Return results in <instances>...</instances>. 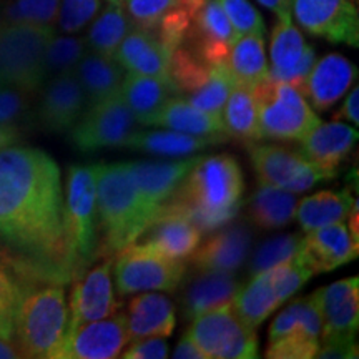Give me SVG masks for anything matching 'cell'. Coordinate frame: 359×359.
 I'll use <instances>...</instances> for the list:
<instances>
[{
    "instance_id": "cell-1",
    "label": "cell",
    "mask_w": 359,
    "mask_h": 359,
    "mask_svg": "<svg viewBox=\"0 0 359 359\" xmlns=\"http://www.w3.org/2000/svg\"><path fill=\"white\" fill-rule=\"evenodd\" d=\"M0 257L32 280L65 286L80 276L60 168L40 148L0 150Z\"/></svg>"
},
{
    "instance_id": "cell-2",
    "label": "cell",
    "mask_w": 359,
    "mask_h": 359,
    "mask_svg": "<svg viewBox=\"0 0 359 359\" xmlns=\"http://www.w3.org/2000/svg\"><path fill=\"white\" fill-rule=\"evenodd\" d=\"M245 177L235 156H200L180 183L172 203L191 219L201 233L213 231L228 224L243 203Z\"/></svg>"
},
{
    "instance_id": "cell-3",
    "label": "cell",
    "mask_w": 359,
    "mask_h": 359,
    "mask_svg": "<svg viewBox=\"0 0 359 359\" xmlns=\"http://www.w3.org/2000/svg\"><path fill=\"white\" fill-rule=\"evenodd\" d=\"M97 226L95 258H114L142 235L155 212L143 200L127 163L95 165Z\"/></svg>"
},
{
    "instance_id": "cell-4",
    "label": "cell",
    "mask_w": 359,
    "mask_h": 359,
    "mask_svg": "<svg viewBox=\"0 0 359 359\" xmlns=\"http://www.w3.org/2000/svg\"><path fill=\"white\" fill-rule=\"evenodd\" d=\"M17 276L20 290L13 313V341L24 358L60 359L70 320L65 286Z\"/></svg>"
},
{
    "instance_id": "cell-5",
    "label": "cell",
    "mask_w": 359,
    "mask_h": 359,
    "mask_svg": "<svg viewBox=\"0 0 359 359\" xmlns=\"http://www.w3.org/2000/svg\"><path fill=\"white\" fill-rule=\"evenodd\" d=\"M55 27L0 20V82L37 93L45 82L43 53Z\"/></svg>"
},
{
    "instance_id": "cell-6",
    "label": "cell",
    "mask_w": 359,
    "mask_h": 359,
    "mask_svg": "<svg viewBox=\"0 0 359 359\" xmlns=\"http://www.w3.org/2000/svg\"><path fill=\"white\" fill-rule=\"evenodd\" d=\"M263 138L302 140L321 122L299 88L266 79L251 88Z\"/></svg>"
},
{
    "instance_id": "cell-7",
    "label": "cell",
    "mask_w": 359,
    "mask_h": 359,
    "mask_svg": "<svg viewBox=\"0 0 359 359\" xmlns=\"http://www.w3.org/2000/svg\"><path fill=\"white\" fill-rule=\"evenodd\" d=\"M187 334L206 358L255 359L258 358L257 330L238 316L231 302L203 311L191 320Z\"/></svg>"
},
{
    "instance_id": "cell-8",
    "label": "cell",
    "mask_w": 359,
    "mask_h": 359,
    "mask_svg": "<svg viewBox=\"0 0 359 359\" xmlns=\"http://www.w3.org/2000/svg\"><path fill=\"white\" fill-rule=\"evenodd\" d=\"M64 195L72 248L79 275L82 276L95 259L98 245L95 165H72Z\"/></svg>"
},
{
    "instance_id": "cell-9",
    "label": "cell",
    "mask_w": 359,
    "mask_h": 359,
    "mask_svg": "<svg viewBox=\"0 0 359 359\" xmlns=\"http://www.w3.org/2000/svg\"><path fill=\"white\" fill-rule=\"evenodd\" d=\"M115 257V283L120 296L142 291H177L187 278L185 259L168 258L137 241Z\"/></svg>"
},
{
    "instance_id": "cell-10",
    "label": "cell",
    "mask_w": 359,
    "mask_h": 359,
    "mask_svg": "<svg viewBox=\"0 0 359 359\" xmlns=\"http://www.w3.org/2000/svg\"><path fill=\"white\" fill-rule=\"evenodd\" d=\"M137 120L122 97L115 95L88 105L79 122L69 130V140L80 154H95L103 148L125 147L137 132Z\"/></svg>"
},
{
    "instance_id": "cell-11",
    "label": "cell",
    "mask_w": 359,
    "mask_h": 359,
    "mask_svg": "<svg viewBox=\"0 0 359 359\" xmlns=\"http://www.w3.org/2000/svg\"><path fill=\"white\" fill-rule=\"evenodd\" d=\"M251 165L258 175L259 185L276 187L291 193H303L320 182L333 180L311 163L302 151L280 145H248Z\"/></svg>"
},
{
    "instance_id": "cell-12",
    "label": "cell",
    "mask_w": 359,
    "mask_h": 359,
    "mask_svg": "<svg viewBox=\"0 0 359 359\" xmlns=\"http://www.w3.org/2000/svg\"><path fill=\"white\" fill-rule=\"evenodd\" d=\"M296 22L314 37L333 43L359 45V13L356 0H294Z\"/></svg>"
},
{
    "instance_id": "cell-13",
    "label": "cell",
    "mask_w": 359,
    "mask_h": 359,
    "mask_svg": "<svg viewBox=\"0 0 359 359\" xmlns=\"http://www.w3.org/2000/svg\"><path fill=\"white\" fill-rule=\"evenodd\" d=\"M34 109L35 125L50 133H65L79 122L88 103L74 74L45 80Z\"/></svg>"
},
{
    "instance_id": "cell-14",
    "label": "cell",
    "mask_w": 359,
    "mask_h": 359,
    "mask_svg": "<svg viewBox=\"0 0 359 359\" xmlns=\"http://www.w3.org/2000/svg\"><path fill=\"white\" fill-rule=\"evenodd\" d=\"M128 341L127 316L115 313L103 320L82 323L67 331L60 359L118 358Z\"/></svg>"
},
{
    "instance_id": "cell-15",
    "label": "cell",
    "mask_w": 359,
    "mask_h": 359,
    "mask_svg": "<svg viewBox=\"0 0 359 359\" xmlns=\"http://www.w3.org/2000/svg\"><path fill=\"white\" fill-rule=\"evenodd\" d=\"M271 69L268 77L276 82H288L302 88L304 79L316 62V50L306 43L303 34L293 24V15L278 19L271 34Z\"/></svg>"
},
{
    "instance_id": "cell-16",
    "label": "cell",
    "mask_w": 359,
    "mask_h": 359,
    "mask_svg": "<svg viewBox=\"0 0 359 359\" xmlns=\"http://www.w3.org/2000/svg\"><path fill=\"white\" fill-rule=\"evenodd\" d=\"M200 228L177 206L163 203L137 238V243L150 246L168 258L187 262L200 245Z\"/></svg>"
},
{
    "instance_id": "cell-17",
    "label": "cell",
    "mask_w": 359,
    "mask_h": 359,
    "mask_svg": "<svg viewBox=\"0 0 359 359\" xmlns=\"http://www.w3.org/2000/svg\"><path fill=\"white\" fill-rule=\"evenodd\" d=\"M111 259L97 264L74 281L69 303V330L82 323L103 320L116 313L118 303L111 283Z\"/></svg>"
},
{
    "instance_id": "cell-18",
    "label": "cell",
    "mask_w": 359,
    "mask_h": 359,
    "mask_svg": "<svg viewBox=\"0 0 359 359\" xmlns=\"http://www.w3.org/2000/svg\"><path fill=\"white\" fill-rule=\"evenodd\" d=\"M321 341H354L359 326V278H344L318 290Z\"/></svg>"
},
{
    "instance_id": "cell-19",
    "label": "cell",
    "mask_w": 359,
    "mask_h": 359,
    "mask_svg": "<svg viewBox=\"0 0 359 359\" xmlns=\"http://www.w3.org/2000/svg\"><path fill=\"white\" fill-rule=\"evenodd\" d=\"M236 39L219 0H206L193 19L185 42L190 43L187 48H190L206 65L212 67L226 64L228 53Z\"/></svg>"
},
{
    "instance_id": "cell-20",
    "label": "cell",
    "mask_w": 359,
    "mask_h": 359,
    "mask_svg": "<svg viewBox=\"0 0 359 359\" xmlns=\"http://www.w3.org/2000/svg\"><path fill=\"white\" fill-rule=\"evenodd\" d=\"M306 233L308 235L302 240L299 255L313 275L333 271L358 257L359 241L354 240L343 222L326 224Z\"/></svg>"
},
{
    "instance_id": "cell-21",
    "label": "cell",
    "mask_w": 359,
    "mask_h": 359,
    "mask_svg": "<svg viewBox=\"0 0 359 359\" xmlns=\"http://www.w3.org/2000/svg\"><path fill=\"white\" fill-rule=\"evenodd\" d=\"M356 79V65L339 53H330L314 62L299 92L309 98L318 111H325L348 92Z\"/></svg>"
},
{
    "instance_id": "cell-22",
    "label": "cell",
    "mask_w": 359,
    "mask_h": 359,
    "mask_svg": "<svg viewBox=\"0 0 359 359\" xmlns=\"http://www.w3.org/2000/svg\"><path fill=\"white\" fill-rule=\"evenodd\" d=\"M198 158L200 156L177 161L137 160L127 161V168L133 177V182L137 183L143 200L154 212H156L165 201L172 198L180 183L195 167Z\"/></svg>"
},
{
    "instance_id": "cell-23",
    "label": "cell",
    "mask_w": 359,
    "mask_h": 359,
    "mask_svg": "<svg viewBox=\"0 0 359 359\" xmlns=\"http://www.w3.org/2000/svg\"><path fill=\"white\" fill-rule=\"evenodd\" d=\"M251 241L253 236L250 228L243 223H235L206 238L205 243L196 246L188 259L196 269L235 273L248 258Z\"/></svg>"
},
{
    "instance_id": "cell-24",
    "label": "cell",
    "mask_w": 359,
    "mask_h": 359,
    "mask_svg": "<svg viewBox=\"0 0 359 359\" xmlns=\"http://www.w3.org/2000/svg\"><path fill=\"white\" fill-rule=\"evenodd\" d=\"M172 53L155 32L133 27L114 53V58L127 74L170 79ZM172 80V79H170Z\"/></svg>"
},
{
    "instance_id": "cell-25",
    "label": "cell",
    "mask_w": 359,
    "mask_h": 359,
    "mask_svg": "<svg viewBox=\"0 0 359 359\" xmlns=\"http://www.w3.org/2000/svg\"><path fill=\"white\" fill-rule=\"evenodd\" d=\"M358 142V132L349 125L333 120L318 123L302 138V154L331 177L338 175V167L348 158Z\"/></svg>"
},
{
    "instance_id": "cell-26",
    "label": "cell",
    "mask_w": 359,
    "mask_h": 359,
    "mask_svg": "<svg viewBox=\"0 0 359 359\" xmlns=\"http://www.w3.org/2000/svg\"><path fill=\"white\" fill-rule=\"evenodd\" d=\"M240 288L235 273L217 269H198L196 275L188 278L180 296L183 316L193 320L203 311L231 302Z\"/></svg>"
},
{
    "instance_id": "cell-27",
    "label": "cell",
    "mask_w": 359,
    "mask_h": 359,
    "mask_svg": "<svg viewBox=\"0 0 359 359\" xmlns=\"http://www.w3.org/2000/svg\"><path fill=\"white\" fill-rule=\"evenodd\" d=\"M118 95L127 103L138 123L143 127H154L160 110L167 105L170 98L178 95V90L170 79L127 74Z\"/></svg>"
},
{
    "instance_id": "cell-28",
    "label": "cell",
    "mask_w": 359,
    "mask_h": 359,
    "mask_svg": "<svg viewBox=\"0 0 359 359\" xmlns=\"http://www.w3.org/2000/svg\"><path fill=\"white\" fill-rule=\"evenodd\" d=\"M177 326L175 304L167 296L158 293H142L128 303L127 327L130 341L158 336L168 338Z\"/></svg>"
},
{
    "instance_id": "cell-29",
    "label": "cell",
    "mask_w": 359,
    "mask_h": 359,
    "mask_svg": "<svg viewBox=\"0 0 359 359\" xmlns=\"http://www.w3.org/2000/svg\"><path fill=\"white\" fill-rule=\"evenodd\" d=\"M74 75L77 77L88 105L118 95L125 70L114 57L97 52H85Z\"/></svg>"
},
{
    "instance_id": "cell-30",
    "label": "cell",
    "mask_w": 359,
    "mask_h": 359,
    "mask_svg": "<svg viewBox=\"0 0 359 359\" xmlns=\"http://www.w3.org/2000/svg\"><path fill=\"white\" fill-rule=\"evenodd\" d=\"M154 127H165L175 132H182L195 137L215 138L219 143L228 140L223 120L193 107L185 98L175 95L167 102L155 118Z\"/></svg>"
},
{
    "instance_id": "cell-31",
    "label": "cell",
    "mask_w": 359,
    "mask_h": 359,
    "mask_svg": "<svg viewBox=\"0 0 359 359\" xmlns=\"http://www.w3.org/2000/svg\"><path fill=\"white\" fill-rule=\"evenodd\" d=\"M222 120L228 138H233L235 142L251 145L263 140L258 125L257 103L250 87L235 83L224 103Z\"/></svg>"
},
{
    "instance_id": "cell-32",
    "label": "cell",
    "mask_w": 359,
    "mask_h": 359,
    "mask_svg": "<svg viewBox=\"0 0 359 359\" xmlns=\"http://www.w3.org/2000/svg\"><path fill=\"white\" fill-rule=\"evenodd\" d=\"M85 35L87 50L114 57V53L127 34L133 29L132 20L125 12L122 0H107V6L97 13Z\"/></svg>"
},
{
    "instance_id": "cell-33",
    "label": "cell",
    "mask_w": 359,
    "mask_h": 359,
    "mask_svg": "<svg viewBox=\"0 0 359 359\" xmlns=\"http://www.w3.org/2000/svg\"><path fill=\"white\" fill-rule=\"evenodd\" d=\"M353 205L354 200L348 188L341 191H320L299 201L294 217L304 231H311L346 219Z\"/></svg>"
},
{
    "instance_id": "cell-34",
    "label": "cell",
    "mask_w": 359,
    "mask_h": 359,
    "mask_svg": "<svg viewBox=\"0 0 359 359\" xmlns=\"http://www.w3.org/2000/svg\"><path fill=\"white\" fill-rule=\"evenodd\" d=\"M296 193L276 187L259 185L248 201V218L262 230H280L294 218Z\"/></svg>"
},
{
    "instance_id": "cell-35",
    "label": "cell",
    "mask_w": 359,
    "mask_h": 359,
    "mask_svg": "<svg viewBox=\"0 0 359 359\" xmlns=\"http://www.w3.org/2000/svg\"><path fill=\"white\" fill-rule=\"evenodd\" d=\"M231 304L245 325L253 330L262 326V323L269 314L275 313L281 306L271 280H269L268 269L253 275L243 288H238Z\"/></svg>"
},
{
    "instance_id": "cell-36",
    "label": "cell",
    "mask_w": 359,
    "mask_h": 359,
    "mask_svg": "<svg viewBox=\"0 0 359 359\" xmlns=\"http://www.w3.org/2000/svg\"><path fill=\"white\" fill-rule=\"evenodd\" d=\"M219 143L215 138L195 137L175 130H154V132H135L130 140L127 142V148L130 150L145 151L151 155H163V156H187L196 151L205 150V148L217 145Z\"/></svg>"
},
{
    "instance_id": "cell-37",
    "label": "cell",
    "mask_w": 359,
    "mask_h": 359,
    "mask_svg": "<svg viewBox=\"0 0 359 359\" xmlns=\"http://www.w3.org/2000/svg\"><path fill=\"white\" fill-rule=\"evenodd\" d=\"M235 83L253 88L268 79L264 37L262 35H241L231 45L226 60Z\"/></svg>"
},
{
    "instance_id": "cell-38",
    "label": "cell",
    "mask_w": 359,
    "mask_h": 359,
    "mask_svg": "<svg viewBox=\"0 0 359 359\" xmlns=\"http://www.w3.org/2000/svg\"><path fill=\"white\" fill-rule=\"evenodd\" d=\"M321 308L320 298L314 291L306 298L294 299L273 320L268 330V341H273L280 336L290 333L293 330H304L309 334L321 339Z\"/></svg>"
},
{
    "instance_id": "cell-39",
    "label": "cell",
    "mask_w": 359,
    "mask_h": 359,
    "mask_svg": "<svg viewBox=\"0 0 359 359\" xmlns=\"http://www.w3.org/2000/svg\"><path fill=\"white\" fill-rule=\"evenodd\" d=\"M85 52H87V45L83 37L53 34L43 53L45 80L58 77V75L74 74Z\"/></svg>"
},
{
    "instance_id": "cell-40",
    "label": "cell",
    "mask_w": 359,
    "mask_h": 359,
    "mask_svg": "<svg viewBox=\"0 0 359 359\" xmlns=\"http://www.w3.org/2000/svg\"><path fill=\"white\" fill-rule=\"evenodd\" d=\"M233 87H235V79H233L228 65H212L208 80L198 90L190 93L188 102L196 109L222 118L224 103H226V98Z\"/></svg>"
},
{
    "instance_id": "cell-41",
    "label": "cell",
    "mask_w": 359,
    "mask_h": 359,
    "mask_svg": "<svg viewBox=\"0 0 359 359\" xmlns=\"http://www.w3.org/2000/svg\"><path fill=\"white\" fill-rule=\"evenodd\" d=\"M60 0H0V20L55 27Z\"/></svg>"
},
{
    "instance_id": "cell-42",
    "label": "cell",
    "mask_w": 359,
    "mask_h": 359,
    "mask_svg": "<svg viewBox=\"0 0 359 359\" xmlns=\"http://www.w3.org/2000/svg\"><path fill=\"white\" fill-rule=\"evenodd\" d=\"M210 77V65L193 53L190 48L178 47L170 57V79L178 92L191 93L198 90Z\"/></svg>"
},
{
    "instance_id": "cell-43",
    "label": "cell",
    "mask_w": 359,
    "mask_h": 359,
    "mask_svg": "<svg viewBox=\"0 0 359 359\" xmlns=\"http://www.w3.org/2000/svg\"><path fill=\"white\" fill-rule=\"evenodd\" d=\"M34 95L27 90L4 85L0 87V125L24 132L35 125Z\"/></svg>"
},
{
    "instance_id": "cell-44",
    "label": "cell",
    "mask_w": 359,
    "mask_h": 359,
    "mask_svg": "<svg viewBox=\"0 0 359 359\" xmlns=\"http://www.w3.org/2000/svg\"><path fill=\"white\" fill-rule=\"evenodd\" d=\"M268 271L269 280H271V285L273 288H275L276 296L281 304L293 298V296L306 285L309 278L313 276V271L308 268V264L304 263L299 251L293 258L269 268Z\"/></svg>"
},
{
    "instance_id": "cell-45",
    "label": "cell",
    "mask_w": 359,
    "mask_h": 359,
    "mask_svg": "<svg viewBox=\"0 0 359 359\" xmlns=\"http://www.w3.org/2000/svg\"><path fill=\"white\" fill-rule=\"evenodd\" d=\"M302 240L303 238H299V235H278L263 241L253 253V257L250 258V275L253 276L257 273L266 271V269L293 258L302 250Z\"/></svg>"
},
{
    "instance_id": "cell-46",
    "label": "cell",
    "mask_w": 359,
    "mask_h": 359,
    "mask_svg": "<svg viewBox=\"0 0 359 359\" xmlns=\"http://www.w3.org/2000/svg\"><path fill=\"white\" fill-rule=\"evenodd\" d=\"M321 339L304 330H293L280 338L268 341L266 354L269 359H311L316 356Z\"/></svg>"
},
{
    "instance_id": "cell-47",
    "label": "cell",
    "mask_w": 359,
    "mask_h": 359,
    "mask_svg": "<svg viewBox=\"0 0 359 359\" xmlns=\"http://www.w3.org/2000/svg\"><path fill=\"white\" fill-rule=\"evenodd\" d=\"M102 0H60L55 24L62 34L75 35L92 24L102 11Z\"/></svg>"
},
{
    "instance_id": "cell-48",
    "label": "cell",
    "mask_w": 359,
    "mask_h": 359,
    "mask_svg": "<svg viewBox=\"0 0 359 359\" xmlns=\"http://www.w3.org/2000/svg\"><path fill=\"white\" fill-rule=\"evenodd\" d=\"M19 290V276L0 257V336L8 339H13V313Z\"/></svg>"
},
{
    "instance_id": "cell-49",
    "label": "cell",
    "mask_w": 359,
    "mask_h": 359,
    "mask_svg": "<svg viewBox=\"0 0 359 359\" xmlns=\"http://www.w3.org/2000/svg\"><path fill=\"white\" fill-rule=\"evenodd\" d=\"M228 20L235 30L236 37L241 35H262L264 37L266 27L264 20L253 4L248 0H219Z\"/></svg>"
},
{
    "instance_id": "cell-50",
    "label": "cell",
    "mask_w": 359,
    "mask_h": 359,
    "mask_svg": "<svg viewBox=\"0 0 359 359\" xmlns=\"http://www.w3.org/2000/svg\"><path fill=\"white\" fill-rule=\"evenodd\" d=\"M178 0H122L133 27L155 32L161 17L177 6Z\"/></svg>"
},
{
    "instance_id": "cell-51",
    "label": "cell",
    "mask_w": 359,
    "mask_h": 359,
    "mask_svg": "<svg viewBox=\"0 0 359 359\" xmlns=\"http://www.w3.org/2000/svg\"><path fill=\"white\" fill-rule=\"evenodd\" d=\"M168 343L158 336H148V338L135 339L132 346L125 349L123 359H163L168 356Z\"/></svg>"
},
{
    "instance_id": "cell-52",
    "label": "cell",
    "mask_w": 359,
    "mask_h": 359,
    "mask_svg": "<svg viewBox=\"0 0 359 359\" xmlns=\"http://www.w3.org/2000/svg\"><path fill=\"white\" fill-rule=\"evenodd\" d=\"M314 358H339V359H351L358 358V344L354 341H325L323 346L318 348V353Z\"/></svg>"
},
{
    "instance_id": "cell-53",
    "label": "cell",
    "mask_w": 359,
    "mask_h": 359,
    "mask_svg": "<svg viewBox=\"0 0 359 359\" xmlns=\"http://www.w3.org/2000/svg\"><path fill=\"white\" fill-rule=\"evenodd\" d=\"M344 118L348 122H351L353 125H359V88L354 87L346 100H344L343 107H341L339 111H336L333 120H339Z\"/></svg>"
},
{
    "instance_id": "cell-54",
    "label": "cell",
    "mask_w": 359,
    "mask_h": 359,
    "mask_svg": "<svg viewBox=\"0 0 359 359\" xmlns=\"http://www.w3.org/2000/svg\"><path fill=\"white\" fill-rule=\"evenodd\" d=\"M173 358H177V359H205L206 356H205V353L201 351L198 346H196L195 341H193L188 334H185L182 339H180L177 348H175Z\"/></svg>"
},
{
    "instance_id": "cell-55",
    "label": "cell",
    "mask_w": 359,
    "mask_h": 359,
    "mask_svg": "<svg viewBox=\"0 0 359 359\" xmlns=\"http://www.w3.org/2000/svg\"><path fill=\"white\" fill-rule=\"evenodd\" d=\"M263 7L269 8L271 12H275L278 19L286 15H293V4L294 0H258Z\"/></svg>"
},
{
    "instance_id": "cell-56",
    "label": "cell",
    "mask_w": 359,
    "mask_h": 359,
    "mask_svg": "<svg viewBox=\"0 0 359 359\" xmlns=\"http://www.w3.org/2000/svg\"><path fill=\"white\" fill-rule=\"evenodd\" d=\"M17 358H24V356H22L20 349L15 344V341L0 336V359H17Z\"/></svg>"
},
{
    "instance_id": "cell-57",
    "label": "cell",
    "mask_w": 359,
    "mask_h": 359,
    "mask_svg": "<svg viewBox=\"0 0 359 359\" xmlns=\"http://www.w3.org/2000/svg\"><path fill=\"white\" fill-rule=\"evenodd\" d=\"M22 138V132L15 128H11V127H4V125H0V150L6 147H11V145H15L17 142H19Z\"/></svg>"
},
{
    "instance_id": "cell-58",
    "label": "cell",
    "mask_w": 359,
    "mask_h": 359,
    "mask_svg": "<svg viewBox=\"0 0 359 359\" xmlns=\"http://www.w3.org/2000/svg\"><path fill=\"white\" fill-rule=\"evenodd\" d=\"M0 87H4V83H2V82H0Z\"/></svg>"
}]
</instances>
